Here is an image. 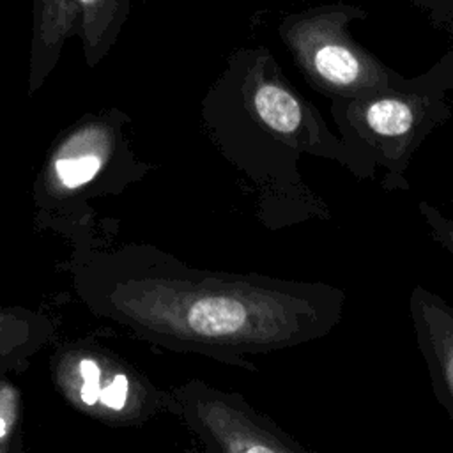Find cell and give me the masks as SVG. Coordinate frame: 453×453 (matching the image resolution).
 Returning a JSON list of instances; mask_svg holds the SVG:
<instances>
[{"label":"cell","instance_id":"6da1fadb","mask_svg":"<svg viewBox=\"0 0 453 453\" xmlns=\"http://www.w3.org/2000/svg\"><path fill=\"white\" fill-rule=\"evenodd\" d=\"M202 117L221 157L251 184L255 216L269 230L333 216L301 173L304 156L336 163L361 180L377 177L290 83L265 46L237 48L226 57L203 97Z\"/></svg>","mask_w":453,"mask_h":453},{"label":"cell","instance_id":"7a4b0ae2","mask_svg":"<svg viewBox=\"0 0 453 453\" xmlns=\"http://www.w3.org/2000/svg\"><path fill=\"white\" fill-rule=\"evenodd\" d=\"M149 281L154 338L248 372H258L251 356L327 336L347 303L333 283L195 269L172 257H159Z\"/></svg>","mask_w":453,"mask_h":453},{"label":"cell","instance_id":"3957f363","mask_svg":"<svg viewBox=\"0 0 453 453\" xmlns=\"http://www.w3.org/2000/svg\"><path fill=\"white\" fill-rule=\"evenodd\" d=\"M453 42L425 73L357 97L329 99L338 136L377 173L384 191L409 189L407 170L423 142L451 119Z\"/></svg>","mask_w":453,"mask_h":453},{"label":"cell","instance_id":"277c9868","mask_svg":"<svg viewBox=\"0 0 453 453\" xmlns=\"http://www.w3.org/2000/svg\"><path fill=\"white\" fill-rule=\"evenodd\" d=\"M368 11L331 2L287 12L276 34L306 83L327 99L357 97L393 87L402 74L357 42L350 32Z\"/></svg>","mask_w":453,"mask_h":453},{"label":"cell","instance_id":"5b68a950","mask_svg":"<svg viewBox=\"0 0 453 453\" xmlns=\"http://www.w3.org/2000/svg\"><path fill=\"white\" fill-rule=\"evenodd\" d=\"M179 412L214 453H308L310 448L257 411L241 393L189 380L175 391Z\"/></svg>","mask_w":453,"mask_h":453},{"label":"cell","instance_id":"8992f818","mask_svg":"<svg viewBox=\"0 0 453 453\" xmlns=\"http://www.w3.org/2000/svg\"><path fill=\"white\" fill-rule=\"evenodd\" d=\"M409 313L435 400L453 423V304L416 285L409 297Z\"/></svg>","mask_w":453,"mask_h":453},{"label":"cell","instance_id":"52a82bcc","mask_svg":"<svg viewBox=\"0 0 453 453\" xmlns=\"http://www.w3.org/2000/svg\"><path fill=\"white\" fill-rule=\"evenodd\" d=\"M101 168V157L96 154H81L78 157H62L55 163L60 182L67 188H78L92 180Z\"/></svg>","mask_w":453,"mask_h":453},{"label":"cell","instance_id":"ba28073f","mask_svg":"<svg viewBox=\"0 0 453 453\" xmlns=\"http://www.w3.org/2000/svg\"><path fill=\"white\" fill-rule=\"evenodd\" d=\"M418 7L430 25L453 35V0H405Z\"/></svg>","mask_w":453,"mask_h":453},{"label":"cell","instance_id":"9c48e42d","mask_svg":"<svg viewBox=\"0 0 453 453\" xmlns=\"http://www.w3.org/2000/svg\"><path fill=\"white\" fill-rule=\"evenodd\" d=\"M127 395H129V379L124 373H117L106 388H101L99 400L106 407H110L113 411H119L126 405Z\"/></svg>","mask_w":453,"mask_h":453},{"label":"cell","instance_id":"30bf717a","mask_svg":"<svg viewBox=\"0 0 453 453\" xmlns=\"http://www.w3.org/2000/svg\"><path fill=\"white\" fill-rule=\"evenodd\" d=\"M99 393H101V380H83L81 400L87 405H94L99 400Z\"/></svg>","mask_w":453,"mask_h":453},{"label":"cell","instance_id":"8fae6325","mask_svg":"<svg viewBox=\"0 0 453 453\" xmlns=\"http://www.w3.org/2000/svg\"><path fill=\"white\" fill-rule=\"evenodd\" d=\"M80 372H81L83 380H101V370H99L97 363L92 359H83L80 363Z\"/></svg>","mask_w":453,"mask_h":453},{"label":"cell","instance_id":"7c38bea8","mask_svg":"<svg viewBox=\"0 0 453 453\" xmlns=\"http://www.w3.org/2000/svg\"><path fill=\"white\" fill-rule=\"evenodd\" d=\"M80 2H85V4H92V2H96V0H80Z\"/></svg>","mask_w":453,"mask_h":453}]
</instances>
